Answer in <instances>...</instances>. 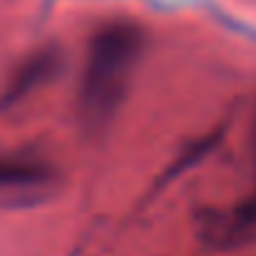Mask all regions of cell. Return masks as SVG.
I'll use <instances>...</instances> for the list:
<instances>
[{
	"instance_id": "obj_1",
	"label": "cell",
	"mask_w": 256,
	"mask_h": 256,
	"mask_svg": "<svg viewBox=\"0 0 256 256\" xmlns=\"http://www.w3.org/2000/svg\"><path fill=\"white\" fill-rule=\"evenodd\" d=\"M146 46L144 26L128 18L108 20L90 36L78 83V123L88 136H103L118 118Z\"/></svg>"
},
{
	"instance_id": "obj_2",
	"label": "cell",
	"mask_w": 256,
	"mask_h": 256,
	"mask_svg": "<svg viewBox=\"0 0 256 256\" xmlns=\"http://www.w3.org/2000/svg\"><path fill=\"white\" fill-rule=\"evenodd\" d=\"M63 66H66V56L63 48H58L56 43L40 46L28 56H23V60L10 70L3 90H0V110H10L26 103L38 90L48 88L63 73Z\"/></svg>"
},
{
	"instance_id": "obj_3",
	"label": "cell",
	"mask_w": 256,
	"mask_h": 256,
	"mask_svg": "<svg viewBox=\"0 0 256 256\" xmlns=\"http://www.w3.org/2000/svg\"><path fill=\"white\" fill-rule=\"evenodd\" d=\"M56 181V168L33 156H0V194L40 191Z\"/></svg>"
},
{
	"instance_id": "obj_4",
	"label": "cell",
	"mask_w": 256,
	"mask_h": 256,
	"mask_svg": "<svg viewBox=\"0 0 256 256\" xmlns=\"http://www.w3.org/2000/svg\"><path fill=\"white\" fill-rule=\"evenodd\" d=\"M216 141H218V134H211V136H204V138H198L196 144H191L186 151H184V156H178L176 158V164L171 166V171H168V178L174 176V174H184V171H188L191 166H196L214 146H216Z\"/></svg>"
},
{
	"instance_id": "obj_5",
	"label": "cell",
	"mask_w": 256,
	"mask_h": 256,
	"mask_svg": "<svg viewBox=\"0 0 256 256\" xmlns=\"http://www.w3.org/2000/svg\"><path fill=\"white\" fill-rule=\"evenodd\" d=\"M254 156H256V131H254Z\"/></svg>"
}]
</instances>
